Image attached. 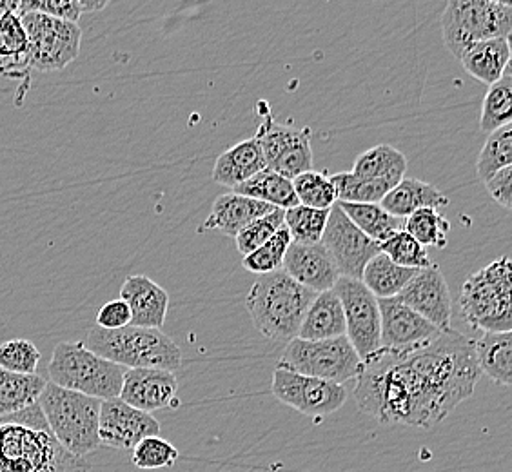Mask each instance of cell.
<instances>
[{
	"label": "cell",
	"mask_w": 512,
	"mask_h": 472,
	"mask_svg": "<svg viewBox=\"0 0 512 472\" xmlns=\"http://www.w3.org/2000/svg\"><path fill=\"white\" fill-rule=\"evenodd\" d=\"M480 376L471 338L451 327L409 351L380 347L362 362L356 404L384 425L429 429L473 396Z\"/></svg>",
	"instance_id": "obj_1"
},
{
	"label": "cell",
	"mask_w": 512,
	"mask_h": 472,
	"mask_svg": "<svg viewBox=\"0 0 512 472\" xmlns=\"http://www.w3.org/2000/svg\"><path fill=\"white\" fill-rule=\"evenodd\" d=\"M51 434L39 404L0 418V472H89Z\"/></svg>",
	"instance_id": "obj_2"
},
{
	"label": "cell",
	"mask_w": 512,
	"mask_h": 472,
	"mask_svg": "<svg viewBox=\"0 0 512 472\" xmlns=\"http://www.w3.org/2000/svg\"><path fill=\"white\" fill-rule=\"evenodd\" d=\"M316 293L300 286L284 269L260 275L249 289L247 313L260 335L273 342H291L298 336Z\"/></svg>",
	"instance_id": "obj_3"
},
{
	"label": "cell",
	"mask_w": 512,
	"mask_h": 472,
	"mask_svg": "<svg viewBox=\"0 0 512 472\" xmlns=\"http://www.w3.org/2000/svg\"><path fill=\"white\" fill-rule=\"evenodd\" d=\"M84 344L100 358L124 369H164L175 373L182 365L178 345L160 329L128 325L106 331L93 327Z\"/></svg>",
	"instance_id": "obj_4"
},
{
	"label": "cell",
	"mask_w": 512,
	"mask_h": 472,
	"mask_svg": "<svg viewBox=\"0 0 512 472\" xmlns=\"http://www.w3.org/2000/svg\"><path fill=\"white\" fill-rule=\"evenodd\" d=\"M100 400L48 382L39 407L55 440L73 456L84 458L100 447Z\"/></svg>",
	"instance_id": "obj_5"
},
{
	"label": "cell",
	"mask_w": 512,
	"mask_h": 472,
	"mask_svg": "<svg viewBox=\"0 0 512 472\" xmlns=\"http://www.w3.org/2000/svg\"><path fill=\"white\" fill-rule=\"evenodd\" d=\"M511 293V258L503 255L465 280L458 300L465 322L482 333H511Z\"/></svg>",
	"instance_id": "obj_6"
},
{
	"label": "cell",
	"mask_w": 512,
	"mask_h": 472,
	"mask_svg": "<svg viewBox=\"0 0 512 472\" xmlns=\"http://www.w3.org/2000/svg\"><path fill=\"white\" fill-rule=\"evenodd\" d=\"M124 373V367L100 358L84 342H60L48 365L51 384L100 402L119 398Z\"/></svg>",
	"instance_id": "obj_7"
},
{
	"label": "cell",
	"mask_w": 512,
	"mask_h": 472,
	"mask_svg": "<svg viewBox=\"0 0 512 472\" xmlns=\"http://www.w3.org/2000/svg\"><path fill=\"white\" fill-rule=\"evenodd\" d=\"M445 48L456 59L474 42L511 39L512 4L500 0H451L442 15Z\"/></svg>",
	"instance_id": "obj_8"
},
{
	"label": "cell",
	"mask_w": 512,
	"mask_h": 472,
	"mask_svg": "<svg viewBox=\"0 0 512 472\" xmlns=\"http://www.w3.org/2000/svg\"><path fill=\"white\" fill-rule=\"evenodd\" d=\"M276 367L344 385L358 378L362 371V360L345 336L331 340L293 338Z\"/></svg>",
	"instance_id": "obj_9"
},
{
	"label": "cell",
	"mask_w": 512,
	"mask_h": 472,
	"mask_svg": "<svg viewBox=\"0 0 512 472\" xmlns=\"http://www.w3.org/2000/svg\"><path fill=\"white\" fill-rule=\"evenodd\" d=\"M30 42V68L62 71L79 57L82 30L79 24L28 11L19 17Z\"/></svg>",
	"instance_id": "obj_10"
},
{
	"label": "cell",
	"mask_w": 512,
	"mask_h": 472,
	"mask_svg": "<svg viewBox=\"0 0 512 472\" xmlns=\"http://www.w3.org/2000/svg\"><path fill=\"white\" fill-rule=\"evenodd\" d=\"M271 393L278 402L293 407L298 413L306 414L315 423L340 411L349 396L344 385L293 373L284 367H276Z\"/></svg>",
	"instance_id": "obj_11"
},
{
	"label": "cell",
	"mask_w": 512,
	"mask_h": 472,
	"mask_svg": "<svg viewBox=\"0 0 512 472\" xmlns=\"http://www.w3.org/2000/svg\"><path fill=\"white\" fill-rule=\"evenodd\" d=\"M333 291L344 309L345 338L364 362L382 347L378 298L362 284V280L345 276L338 278Z\"/></svg>",
	"instance_id": "obj_12"
},
{
	"label": "cell",
	"mask_w": 512,
	"mask_h": 472,
	"mask_svg": "<svg viewBox=\"0 0 512 472\" xmlns=\"http://www.w3.org/2000/svg\"><path fill=\"white\" fill-rule=\"evenodd\" d=\"M322 244L333 256L340 276L353 280H360L365 266L380 253V244L367 238L336 204L329 209Z\"/></svg>",
	"instance_id": "obj_13"
},
{
	"label": "cell",
	"mask_w": 512,
	"mask_h": 472,
	"mask_svg": "<svg viewBox=\"0 0 512 472\" xmlns=\"http://www.w3.org/2000/svg\"><path fill=\"white\" fill-rule=\"evenodd\" d=\"M394 300L409 307L440 331L451 329L453 296L445 282L444 273L436 264L420 269Z\"/></svg>",
	"instance_id": "obj_14"
},
{
	"label": "cell",
	"mask_w": 512,
	"mask_h": 472,
	"mask_svg": "<svg viewBox=\"0 0 512 472\" xmlns=\"http://www.w3.org/2000/svg\"><path fill=\"white\" fill-rule=\"evenodd\" d=\"M160 425L153 414L138 411L120 398L100 404L99 442L109 449L133 451L148 436H158Z\"/></svg>",
	"instance_id": "obj_15"
},
{
	"label": "cell",
	"mask_w": 512,
	"mask_h": 472,
	"mask_svg": "<svg viewBox=\"0 0 512 472\" xmlns=\"http://www.w3.org/2000/svg\"><path fill=\"white\" fill-rule=\"evenodd\" d=\"M120 400L144 413L177 409L178 380L164 369H126L120 387Z\"/></svg>",
	"instance_id": "obj_16"
},
{
	"label": "cell",
	"mask_w": 512,
	"mask_h": 472,
	"mask_svg": "<svg viewBox=\"0 0 512 472\" xmlns=\"http://www.w3.org/2000/svg\"><path fill=\"white\" fill-rule=\"evenodd\" d=\"M380 345L391 351H409L427 344L442 331L394 298L378 300Z\"/></svg>",
	"instance_id": "obj_17"
},
{
	"label": "cell",
	"mask_w": 512,
	"mask_h": 472,
	"mask_svg": "<svg viewBox=\"0 0 512 472\" xmlns=\"http://www.w3.org/2000/svg\"><path fill=\"white\" fill-rule=\"evenodd\" d=\"M282 269L300 286L311 289L313 293H324L335 287L340 271L333 256L325 249L322 242L318 244H291L287 249Z\"/></svg>",
	"instance_id": "obj_18"
},
{
	"label": "cell",
	"mask_w": 512,
	"mask_h": 472,
	"mask_svg": "<svg viewBox=\"0 0 512 472\" xmlns=\"http://www.w3.org/2000/svg\"><path fill=\"white\" fill-rule=\"evenodd\" d=\"M120 298L131 311V325L160 329L168 316L169 295L149 276L133 275L126 278L120 289Z\"/></svg>",
	"instance_id": "obj_19"
},
{
	"label": "cell",
	"mask_w": 512,
	"mask_h": 472,
	"mask_svg": "<svg viewBox=\"0 0 512 472\" xmlns=\"http://www.w3.org/2000/svg\"><path fill=\"white\" fill-rule=\"evenodd\" d=\"M271 211H275V207L269 204L242 197L237 193H226L215 200L206 222L198 227V233L220 231L222 235L235 238L242 229L255 222L256 218L266 217Z\"/></svg>",
	"instance_id": "obj_20"
},
{
	"label": "cell",
	"mask_w": 512,
	"mask_h": 472,
	"mask_svg": "<svg viewBox=\"0 0 512 472\" xmlns=\"http://www.w3.org/2000/svg\"><path fill=\"white\" fill-rule=\"evenodd\" d=\"M267 169L262 149L255 137L238 142L226 149L215 162L213 180L220 186L235 187Z\"/></svg>",
	"instance_id": "obj_21"
},
{
	"label": "cell",
	"mask_w": 512,
	"mask_h": 472,
	"mask_svg": "<svg viewBox=\"0 0 512 472\" xmlns=\"http://www.w3.org/2000/svg\"><path fill=\"white\" fill-rule=\"evenodd\" d=\"M380 206L384 207L389 215L405 220V218L411 217L414 211L424 209V207H433V209L447 207L449 198L429 182L418 180V178L404 177L385 195Z\"/></svg>",
	"instance_id": "obj_22"
},
{
	"label": "cell",
	"mask_w": 512,
	"mask_h": 472,
	"mask_svg": "<svg viewBox=\"0 0 512 472\" xmlns=\"http://www.w3.org/2000/svg\"><path fill=\"white\" fill-rule=\"evenodd\" d=\"M458 60L471 77L491 86L502 79L505 69L511 66V39L474 42Z\"/></svg>",
	"instance_id": "obj_23"
},
{
	"label": "cell",
	"mask_w": 512,
	"mask_h": 472,
	"mask_svg": "<svg viewBox=\"0 0 512 472\" xmlns=\"http://www.w3.org/2000/svg\"><path fill=\"white\" fill-rule=\"evenodd\" d=\"M345 336L344 309L335 291H324L315 296L300 325V340H331Z\"/></svg>",
	"instance_id": "obj_24"
},
{
	"label": "cell",
	"mask_w": 512,
	"mask_h": 472,
	"mask_svg": "<svg viewBox=\"0 0 512 472\" xmlns=\"http://www.w3.org/2000/svg\"><path fill=\"white\" fill-rule=\"evenodd\" d=\"M474 358L482 374H487L494 384L511 385L512 382V331L511 333H482L471 340Z\"/></svg>",
	"instance_id": "obj_25"
},
{
	"label": "cell",
	"mask_w": 512,
	"mask_h": 472,
	"mask_svg": "<svg viewBox=\"0 0 512 472\" xmlns=\"http://www.w3.org/2000/svg\"><path fill=\"white\" fill-rule=\"evenodd\" d=\"M30 68V42L17 13L0 17V77H19Z\"/></svg>",
	"instance_id": "obj_26"
},
{
	"label": "cell",
	"mask_w": 512,
	"mask_h": 472,
	"mask_svg": "<svg viewBox=\"0 0 512 472\" xmlns=\"http://www.w3.org/2000/svg\"><path fill=\"white\" fill-rule=\"evenodd\" d=\"M46 380L39 374H15L0 369V418L39 404Z\"/></svg>",
	"instance_id": "obj_27"
},
{
	"label": "cell",
	"mask_w": 512,
	"mask_h": 472,
	"mask_svg": "<svg viewBox=\"0 0 512 472\" xmlns=\"http://www.w3.org/2000/svg\"><path fill=\"white\" fill-rule=\"evenodd\" d=\"M233 193L242 195V197L253 198L258 202H264L275 209H291L298 206L295 189H293V180L280 177L271 169H264L256 173L255 177L249 178L244 184L235 187Z\"/></svg>",
	"instance_id": "obj_28"
},
{
	"label": "cell",
	"mask_w": 512,
	"mask_h": 472,
	"mask_svg": "<svg viewBox=\"0 0 512 472\" xmlns=\"http://www.w3.org/2000/svg\"><path fill=\"white\" fill-rule=\"evenodd\" d=\"M349 218L367 238L376 244H382L394 233L404 231L405 220L393 217L385 211L380 204H351V202H336Z\"/></svg>",
	"instance_id": "obj_29"
},
{
	"label": "cell",
	"mask_w": 512,
	"mask_h": 472,
	"mask_svg": "<svg viewBox=\"0 0 512 472\" xmlns=\"http://www.w3.org/2000/svg\"><path fill=\"white\" fill-rule=\"evenodd\" d=\"M418 271L420 269L396 266L384 253H378L365 266L360 280L378 300H385V298H396V295L413 280V276Z\"/></svg>",
	"instance_id": "obj_30"
},
{
	"label": "cell",
	"mask_w": 512,
	"mask_h": 472,
	"mask_svg": "<svg viewBox=\"0 0 512 472\" xmlns=\"http://www.w3.org/2000/svg\"><path fill=\"white\" fill-rule=\"evenodd\" d=\"M407 171V158L402 151L380 144L375 148L367 149L360 157L356 158L353 166V175L373 180H387L398 184L404 178Z\"/></svg>",
	"instance_id": "obj_31"
},
{
	"label": "cell",
	"mask_w": 512,
	"mask_h": 472,
	"mask_svg": "<svg viewBox=\"0 0 512 472\" xmlns=\"http://www.w3.org/2000/svg\"><path fill=\"white\" fill-rule=\"evenodd\" d=\"M512 122V69H505L502 79L487 89L483 99L480 129L493 133L496 129L509 126Z\"/></svg>",
	"instance_id": "obj_32"
},
{
	"label": "cell",
	"mask_w": 512,
	"mask_h": 472,
	"mask_svg": "<svg viewBox=\"0 0 512 472\" xmlns=\"http://www.w3.org/2000/svg\"><path fill=\"white\" fill-rule=\"evenodd\" d=\"M331 178L336 189V202H351V204H380L385 195L396 184L387 180L356 177L351 171L336 173Z\"/></svg>",
	"instance_id": "obj_33"
},
{
	"label": "cell",
	"mask_w": 512,
	"mask_h": 472,
	"mask_svg": "<svg viewBox=\"0 0 512 472\" xmlns=\"http://www.w3.org/2000/svg\"><path fill=\"white\" fill-rule=\"evenodd\" d=\"M404 231L413 236L420 246L444 249L447 246V235L451 231V222L440 215L438 209L424 207L405 218Z\"/></svg>",
	"instance_id": "obj_34"
},
{
	"label": "cell",
	"mask_w": 512,
	"mask_h": 472,
	"mask_svg": "<svg viewBox=\"0 0 512 472\" xmlns=\"http://www.w3.org/2000/svg\"><path fill=\"white\" fill-rule=\"evenodd\" d=\"M329 209H313L298 206L284 211V226L295 244H318L322 242Z\"/></svg>",
	"instance_id": "obj_35"
},
{
	"label": "cell",
	"mask_w": 512,
	"mask_h": 472,
	"mask_svg": "<svg viewBox=\"0 0 512 472\" xmlns=\"http://www.w3.org/2000/svg\"><path fill=\"white\" fill-rule=\"evenodd\" d=\"M512 166V126L493 131L485 140L476 162V173L482 182H487L494 173Z\"/></svg>",
	"instance_id": "obj_36"
},
{
	"label": "cell",
	"mask_w": 512,
	"mask_h": 472,
	"mask_svg": "<svg viewBox=\"0 0 512 472\" xmlns=\"http://www.w3.org/2000/svg\"><path fill=\"white\" fill-rule=\"evenodd\" d=\"M293 244L286 226L280 227L275 235L267 240L264 246L258 247L253 253L244 256L242 266L253 275H269L284 266L287 249Z\"/></svg>",
	"instance_id": "obj_37"
},
{
	"label": "cell",
	"mask_w": 512,
	"mask_h": 472,
	"mask_svg": "<svg viewBox=\"0 0 512 472\" xmlns=\"http://www.w3.org/2000/svg\"><path fill=\"white\" fill-rule=\"evenodd\" d=\"M296 200L300 206L331 209L336 204V189L331 178L320 171H307L293 180Z\"/></svg>",
	"instance_id": "obj_38"
},
{
	"label": "cell",
	"mask_w": 512,
	"mask_h": 472,
	"mask_svg": "<svg viewBox=\"0 0 512 472\" xmlns=\"http://www.w3.org/2000/svg\"><path fill=\"white\" fill-rule=\"evenodd\" d=\"M380 253H384L396 266L407 269H425L434 264L431 256L427 255V249L405 231H398L382 242Z\"/></svg>",
	"instance_id": "obj_39"
},
{
	"label": "cell",
	"mask_w": 512,
	"mask_h": 472,
	"mask_svg": "<svg viewBox=\"0 0 512 472\" xmlns=\"http://www.w3.org/2000/svg\"><path fill=\"white\" fill-rule=\"evenodd\" d=\"M177 447L162 436H148L142 442H138L131 451V462L138 469L155 471V469H169L177 463Z\"/></svg>",
	"instance_id": "obj_40"
},
{
	"label": "cell",
	"mask_w": 512,
	"mask_h": 472,
	"mask_svg": "<svg viewBox=\"0 0 512 472\" xmlns=\"http://www.w3.org/2000/svg\"><path fill=\"white\" fill-rule=\"evenodd\" d=\"M311 128L302 129V135L296 138L289 148L276 158L271 171L278 173L287 180H295L302 173L313 169V149H311Z\"/></svg>",
	"instance_id": "obj_41"
},
{
	"label": "cell",
	"mask_w": 512,
	"mask_h": 472,
	"mask_svg": "<svg viewBox=\"0 0 512 472\" xmlns=\"http://www.w3.org/2000/svg\"><path fill=\"white\" fill-rule=\"evenodd\" d=\"M40 362L37 345L17 338L0 345V369L15 374H35Z\"/></svg>",
	"instance_id": "obj_42"
},
{
	"label": "cell",
	"mask_w": 512,
	"mask_h": 472,
	"mask_svg": "<svg viewBox=\"0 0 512 472\" xmlns=\"http://www.w3.org/2000/svg\"><path fill=\"white\" fill-rule=\"evenodd\" d=\"M284 226V209H275L266 217L256 218L246 229H242L237 236V249L246 256L264 246L271 236L275 235L280 227Z\"/></svg>",
	"instance_id": "obj_43"
},
{
	"label": "cell",
	"mask_w": 512,
	"mask_h": 472,
	"mask_svg": "<svg viewBox=\"0 0 512 472\" xmlns=\"http://www.w3.org/2000/svg\"><path fill=\"white\" fill-rule=\"evenodd\" d=\"M28 11H37V13H44L50 15L53 19L66 20V22H73L79 24L80 11L79 0H24L19 2L17 6V15L28 13Z\"/></svg>",
	"instance_id": "obj_44"
},
{
	"label": "cell",
	"mask_w": 512,
	"mask_h": 472,
	"mask_svg": "<svg viewBox=\"0 0 512 472\" xmlns=\"http://www.w3.org/2000/svg\"><path fill=\"white\" fill-rule=\"evenodd\" d=\"M128 325H131V311L122 298L111 300L108 304L100 307L99 315H97V327L100 329L117 331V329L128 327Z\"/></svg>",
	"instance_id": "obj_45"
},
{
	"label": "cell",
	"mask_w": 512,
	"mask_h": 472,
	"mask_svg": "<svg viewBox=\"0 0 512 472\" xmlns=\"http://www.w3.org/2000/svg\"><path fill=\"white\" fill-rule=\"evenodd\" d=\"M489 195L493 197L494 202H498L505 209L512 207V166L494 173L493 177L487 182H483Z\"/></svg>",
	"instance_id": "obj_46"
},
{
	"label": "cell",
	"mask_w": 512,
	"mask_h": 472,
	"mask_svg": "<svg viewBox=\"0 0 512 472\" xmlns=\"http://www.w3.org/2000/svg\"><path fill=\"white\" fill-rule=\"evenodd\" d=\"M79 6H80V11H82V15H84V13H93V11H100V10H104V8H106V6H108V2H104V0H102V2H93V0H79Z\"/></svg>",
	"instance_id": "obj_47"
}]
</instances>
